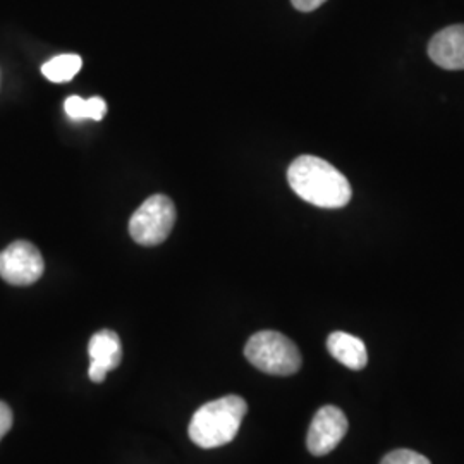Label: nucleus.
Masks as SVG:
<instances>
[{
	"label": "nucleus",
	"instance_id": "15",
	"mask_svg": "<svg viewBox=\"0 0 464 464\" xmlns=\"http://www.w3.org/2000/svg\"><path fill=\"white\" fill-rule=\"evenodd\" d=\"M291 2L301 13H312V11L318 9L327 0H291Z\"/></svg>",
	"mask_w": 464,
	"mask_h": 464
},
{
	"label": "nucleus",
	"instance_id": "11",
	"mask_svg": "<svg viewBox=\"0 0 464 464\" xmlns=\"http://www.w3.org/2000/svg\"><path fill=\"white\" fill-rule=\"evenodd\" d=\"M381 464H431L429 458L423 454H418L411 449H396L389 452Z\"/></svg>",
	"mask_w": 464,
	"mask_h": 464
},
{
	"label": "nucleus",
	"instance_id": "13",
	"mask_svg": "<svg viewBox=\"0 0 464 464\" xmlns=\"http://www.w3.org/2000/svg\"><path fill=\"white\" fill-rule=\"evenodd\" d=\"M88 112H90V119L102 121L103 116L107 114V103H105V100L100 99V97L88 99Z\"/></svg>",
	"mask_w": 464,
	"mask_h": 464
},
{
	"label": "nucleus",
	"instance_id": "4",
	"mask_svg": "<svg viewBox=\"0 0 464 464\" xmlns=\"http://www.w3.org/2000/svg\"><path fill=\"white\" fill-rule=\"evenodd\" d=\"M176 224V207L166 195H153L130 218V234L141 246L162 245Z\"/></svg>",
	"mask_w": 464,
	"mask_h": 464
},
{
	"label": "nucleus",
	"instance_id": "2",
	"mask_svg": "<svg viewBox=\"0 0 464 464\" xmlns=\"http://www.w3.org/2000/svg\"><path fill=\"white\" fill-rule=\"evenodd\" d=\"M246 413L248 404L239 396L210 401L191 418L189 439L201 449L222 448L234 440Z\"/></svg>",
	"mask_w": 464,
	"mask_h": 464
},
{
	"label": "nucleus",
	"instance_id": "10",
	"mask_svg": "<svg viewBox=\"0 0 464 464\" xmlns=\"http://www.w3.org/2000/svg\"><path fill=\"white\" fill-rule=\"evenodd\" d=\"M83 66V61L76 53H64L50 59L42 66L44 76L52 83H67L71 82Z\"/></svg>",
	"mask_w": 464,
	"mask_h": 464
},
{
	"label": "nucleus",
	"instance_id": "6",
	"mask_svg": "<svg viewBox=\"0 0 464 464\" xmlns=\"http://www.w3.org/2000/svg\"><path fill=\"white\" fill-rule=\"evenodd\" d=\"M348 418L343 410L335 406H324L314 416L308 435L306 448L314 456H327L341 444L348 433Z\"/></svg>",
	"mask_w": 464,
	"mask_h": 464
},
{
	"label": "nucleus",
	"instance_id": "1",
	"mask_svg": "<svg viewBox=\"0 0 464 464\" xmlns=\"http://www.w3.org/2000/svg\"><path fill=\"white\" fill-rule=\"evenodd\" d=\"M287 181L299 198L320 208H343L353 195L344 174L314 155L298 157L287 169Z\"/></svg>",
	"mask_w": 464,
	"mask_h": 464
},
{
	"label": "nucleus",
	"instance_id": "9",
	"mask_svg": "<svg viewBox=\"0 0 464 464\" xmlns=\"http://www.w3.org/2000/svg\"><path fill=\"white\" fill-rule=\"evenodd\" d=\"M327 349L334 360L349 370H363L368 363L365 343L348 332H332L327 337Z\"/></svg>",
	"mask_w": 464,
	"mask_h": 464
},
{
	"label": "nucleus",
	"instance_id": "7",
	"mask_svg": "<svg viewBox=\"0 0 464 464\" xmlns=\"http://www.w3.org/2000/svg\"><path fill=\"white\" fill-rule=\"evenodd\" d=\"M90 368L88 377L95 383H102L107 379V373L116 370L122 360V346L116 332L103 329L95 332L88 343Z\"/></svg>",
	"mask_w": 464,
	"mask_h": 464
},
{
	"label": "nucleus",
	"instance_id": "5",
	"mask_svg": "<svg viewBox=\"0 0 464 464\" xmlns=\"http://www.w3.org/2000/svg\"><path fill=\"white\" fill-rule=\"evenodd\" d=\"M44 270V256L30 241H14L0 251V277L13 285H32Z\"/></svg>",
	"mask_w": 464,
	"mask_h": 464
},
{
	"label": "nucleus",
	"instance_id": "3",
	"mask_svg": "<svg viewBox=\"0 0 464 464\" xmlns=\"http://www.w3.org/2000/svg\"><path fill=\"white\" fill-rule=\"evenodd\" d=\"M245 356L260 372L277 377L295 375L303 363L298 346L289 337L276 331L256 332L251 335Z\"/></svg>",
	"mask_w": 464,
	"mask_h": 464
},
{
	"label": "nucleus",
	"instance_id": "12",
	"mask_svg": "<svg viewBox=\"0 0 464 464\" xmlns=\"http://www.w3.org/2000/svg\"><path fill=\"white\" fill-rule=\"evenodd\" d=\"M64 109H66L67 116L74 121H83V119H90V112H88V100L82 99V97H69L64 102Z\"/></svg>",
	"mask_w": 464,
	"mask_h": 464
},
{
	"label": "nucleus",
	"instance_id": "14",
	"mask_svg": "<svg viewBox=\"0 0 464 464\" xmlns=\"http://www.w3.org/2000/svg\"><path fill=\"white\" fill-rule=\"evenodd\" d=\"M11 427H13V411L4 401H0V440L7 435Z\"/></svg>",
	"mask_w": 464,
	"mask_h": 464
},
{
	"label": "nucleus",
	"instance_id": "8",
	"mask_svg": "<svg viewBox=\"0 0 464 464\" xmlns=\"http://www.w3.org/2000/svg\"><path fill=\"white\" fill-rule=\"evenodd\" d=\"M429 55L437 66L449 71L464 69V24H454L433 34Z\"/></svg>",
	"mask_w": 464,
	"mask_h": 464
}]
</instances>
